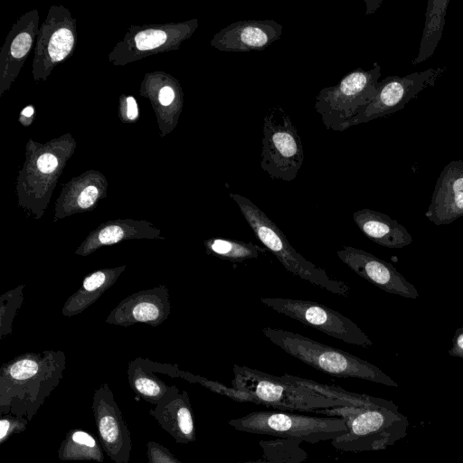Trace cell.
<instances>
[{
    "instance_id": "1",
    "label": "cell",
    "mask_w": 463,
    "mask_h": 463,
    "mask_svg": "<svg viewBox=\"0 0 463 463\" xmlns=\"http://www.w3.org/2000/svg\"><path fill=\"white\" fill-rule=\"evenodd\" d=\"M343 419L347 432L331 440V445L345 452L377 451L386 449L407 435L408 418L400 412L392 401L365 406H341L315 411Z\"/></svg>"
},
{
    "instance_id": "2",
    "label": "cell",
    "mask_w": 463,
    "mask_h": 463,
    "mask_svg": "<svg viewBox=\"0 0 463 463\" xmlns=\"http://www.w3.org/2000/svg\"><path fill=\"white\" fill-rule=\"evenodd\" d=\"M264 335L287 354L335 377L358 378L398 387V383L373 364L345 351L281 328L264 327Z\"/></svg>"
},
{
    "instance_id": "3",
    "label": "cell",
    "mask_w": 463,
    "mask_h": 463,
    "mask_svg": "<svg viewBox=\"0 0 463 463\" xmlns=\"http://www.w3.org/2000/svg\"><path fill=\"white\" fill-rule=\"evenodd\" d=\"M229 196L240 208L255 236L288 271L331 293L347 296L350 287L297 252L281 230L255 203L238 194L230 193Z\"/></svg>"
},
{
    "instance_id": "4",
    "label": "cell",
    "mask_w": 463,
    "mask_h": 463,
    "mask_svg": "<svg viewBox=\"0 0 463 463\" xmlns=\"http://www.w3.org/2000/svg\"><path fill=\"white\" fill-rule=\"evenodd\" d=\"M228 424L240 431L309 443L331 441L347 432L345 420L339 417H313L284 411H253L232 419Z\"/></svg>"
},
{
    "instance_id": "5",
    "label": "cell",
    "mask_w": 463,
    "mask_h": 463,
    "mask_svg": "<svg viewBox=\"0 0 463 463\" xmlns=\"http://www.w3.org/2000/svg\"><path fill=\"white\" fill-rule=\"evenodd\" d=\"M232 386L249 394L251 402L278 411H312L345 406L322 395L267 373L233 365Z\"/></svg>"
},
{
    "instance_id": "6",
    "label": "cell",
    "mask_w": 463,
    "mask_h": 463,
    "mask_svg": "<svg viewBox=\"0 0 463 463\" xmlns=\"http://www.w3.org/2000/svg\"><path fill=\"white\" fill-rule=\"evenodd\" d=\"M381 75L375 61L372 69L357 68L335 85L323 88L315 99V110L326 129L346 130L347 123L374 99Z\"/></svg>"
},
{
    "instance_id": "7",
    "label": "cell",
    "mask_w": 463,
    "mask_h": 463,
    "mask_svg": "<svg viewBox=\"0 0 463 463\" xmlns=\"http://www.w3.org/2000/svg\"><path fill=\"white\" fill-rule=\"evenodd\" d=\"M260 167L272 179L293 181L304 161L303 145L288 113L270 107L263 118Z\"/></svg>"
},
{
    "instance_id": "8",
    "label": "cell",
    "mask_w": 463,
    "mask_h": 463,
    "mask_svg": "<svg viewBox=\"0 0 463 463\" xmlns=\"http://www.w3.org/2000/svg\"><path fill=\"white\" fill-rule=\"evenodd\" d=\"M260 302L280 314L347 344L363 347L373 345L371 339L354 322L318 302L282 298H260Z\"/></svg>"
},
{
    "instance_id": "9",
    "label": "cell",
    "mask_w": 463,
    "mask_h": 463,
    "mask_svg": "<svg viewBox=\"0 0 463 463\" xmlns=\"http://www.w3.org/2000/svg\"><path fill=\"white\" fill-rule=\"evenodd\" d=\"M444 71L445 68L440 67L430 68L403 77H386L380 81L374 99L347 123L346 129L402 109L420 91L433 86Z\"/></svg>"
},
{
    "instance_id": "10",
    "label": "cell",
    "mask_w": 463,
    "mask_h": 463,
    "mask_svg": "<svg viewBox=\"0 0 463 463\" xmlns=\"http://www.w3.org/2000/svg\"><path fill=\"white\" fill-rule=\"evenodd\" d=\"M338 259L360 277L387 293L403 298H417V288L409 282L391 263L351 246L336 251Z\"/></svg>"
},
{
    "instance_id": "11",
    "label": "cell",
    "mask_w": 463,
    "mask_h": 463,
    "mask_svg": "<svg viewBox=\"0 0 463 463\" xmlns=\"http://www.w3.org/2000/svg\"><path fill=\"white\" fill-rule=\"evenodd\" d=\"M92 408L102 448L116 463H128L131 451L130 432L112 392L106 384L96 391Z\"/></svg>"
},
{
    "instance_id": "12",
    "label": "cell",
    "mask_w": 463,
    "mask_h": 463,
    "mask_svg": "<svg viewBox=\"0 0 463 463\" xmlns=\"http://www.w3.org/2000/svg\"><path fill=\"white\" fill-rule=\"evenodd\" d=\"M282 25L274 20L233 22L216 33L212 44L222 52L263 51L281 37Z\"/></svg>"
},
{
    "instance_id": "13",
    "label": "cell",
    "mask_w": 463,
    "mask_h": 463,
    "mask_svg": "<svg viewBox=\"0 0 463 463\" xmlns=\"http://www.w3.org/2000/svg\"><path fill=\"white\" fill-rule=\"evenodd\" d=\"M425 216L438 226L463 216V160H452L443 168Z\"/></svg>"
},
{
    "instance_id": "14",
    "label": "cell",
    "mask_w": 463,
    "mask_h": 463,
    "mask_svg": "<svg viewBox=\"0 0 463 463\" xmlns=\"http://www.w3.org/2000/svg\"><path fill=\"white\" fill-rule=\"evenodd\" d=\"M169 301L165 287L135 293L124 299L108 317V323L128 326L137 322L157 325L168 316Z\"/></svg>"
},
{
    "instance_id": "15",
    "label": "cell",
    "mask_w": 463,
    "mask_h": 463,
    "mask_svg": "<svg viewBox=\"0 0 463 463\" xmlns=\"http://www.w3.org/2000/svg\"><path fill=\"white\" fill-rule=\"evenodd\" d=\"M150 414L178 443L195 440L193 410L185 391L178 390L160 402Z\"/></svg>"
},
{
    "instance_id": "16",
    "label": "cell",
    "mask_w": 463,
    "mask_h": 463,
    "mask_svg": "<svg viewBox=\"0 0 463 463\" xmlns=\"http://www.w3.org/2000/svg\"><path fill=\"white\" fill-rule=\"evenodd\" d=\"M358 229L372 241L389 249H401L412 242V236L398 221L371 209L354 213Z\"/></svg>"
},
{
    "instance_id": "17",
    "label": "cell",
    "mask_w": 463,
    "mask_h": 463,
    "mask_svg": "<svg viewBox=\"0 0 463 463\" xmlns=\"http://www.w3.org/2000/svg\"><path fill=\"white\" fill-rule=\"evenodd\" d=\"M139 238H160V230L146 222L128 220L107 222L91 232L75 253L88 256L102 246Z\"/></svg>"
},
{
    "instance_id": "18",
    "label": "cell",
    "mask_w": 463,
    "mask_h": 463,
    "mask_svg": "<svg viewBox=\"0 0 463 463\" xmlns=\"http://www.w3.org/2000/svg\"><path fill=\"white\" fill-rule=\"evenodd\" d=\"M124 269L125 267L100 269L85 277L80 289L65 303L63 315L71 317L82 312L117 280Z\"/></svg>"
},
{
    "instance_id": "19",
    "label": "cell",
    "mask_w": 463,
    "mask_h": 463,
    "mask_svg": "<svg viewBox=\"0 0 463 463\" xmlns=\"http://www.w3.org/2000/svg\"><path fill=\"white\" fill-rule=\"evenodd\" d=\"M449 4V0L428 1L419 53L412 65L423 62L434 53L442 36Z\"/></svg>"
},
{
    "instance_id": "20",
    "label": "cell",
    "mask_w": 463,
    "mask_h": 463,
    "mask_svg": "<svg viewBox=\"0 0 463 463\" xmlns=\"http://www.w3.org/2000/svg\"><path fill=\"white\" fill-rule=\"evenodd\" d=\"M285 381L309 390L327 399L338 402L345 406L365 407L380 402L383 398L367 394L355 393L339 386L320 383L309 379L285 373L281 375Z\"/></svg>"
},
{
    "instance_id": "21",
    "label": "cell",
    "mask_w": 463,
    "mask_h": 463,
    "mask_svg": "<svg viewBox=\"0 0 463 463\" xmlns=\"http://www.w3.org/2000/svg\"><path fill=\"white\" fill-rule=\"evenodd\" d=\"M206 251L222 260L241 262L266 254V250L252 242L225 238H211L204 241Z\"/></svg>"
},
{
    "instance_id": "22",
    "label": "cell",
    "mask_w": 463,
    "mask_h": 463,
    "mask_svg": "<svg viewBox=\"0 0 463 463\" xmlns=\"http://www.w3.org/2000/svg\"><path fill=\"white\" fill-rule=\"evenodd\" d=\"M128 379L136 392L156 405L178 391L175 386L168 387L153 374L145 372L137 362L129 366Z\"/></svg>"
},
{
    "instance_id": "23",
    "label": "cell",
    "mask_w": 463,
    "mask_h": 463,
    "mask_svg": "<svg viewBox=\"0 0 463 463\" xmlns=\"http://www.w3.org/2000/svg\"><path fill=\"white\" fill-rule=\"evenodd\" d=\"M63 460L88 459L103 461V454L97 440L88 432L74 430L63 440L59 452Z\"/></svg>"
},
{
    "instance_id": "24",
    "label": "cell",
    "mask_w": 463,
    "mask_h": 463,
    "mask_svg": "<svg viewBox=\"0 0 463 463\" xmlns=\"http://www.w3.org/2000/svg\"><path fill=\"white\" fill-rule=\"evenodd\" d=\"M298 439L277 438L259 442L263 452V459L273 463H302L308 455L300 447Z\"/></svg>"
},
{
    "instance_id": "25",
    "label": "cell",
    "mask_w": 463,
    "mask_h": 463,
    "mask_svg": "<svg viewBox=\"0 0 463 463\" xmlns=\"http://www.w3.org/2000/svg\"><path fill=\"white\" fill-rule=\"evenodd\" d=\"M74 38L72 33L66 28L55 31L48 45V52L53 61L64 59L71 52Z\"/></svg>"
},
{
    "instance_id": "26",
    "label": "cell",
    "mask_w": 463,
    "mask_h": 463,
    "mask_svg": "<svg viewBox=\"0 0 463 463\" xmlns=\"http://www.w3.org/2000/svg\"><path fill=\"white\" fill-rule=\"evenodd\" d=\"M166 41V34L162 30L147 29L135 36L137 47L141 50H152L159 47Z\"/></svg>"
},
{
    "instance_id": "27",
    "label": "cell",
    "mask_w": 463,
    "mask_h": 463,
    "mask_svg": "<svg viewBox=\"0 0 463 463\" xmlns=\"http://www.w3.org/2000/svg\"><path fill=\"white\" fill-rule=\"evenodd\" d=\"M147 457L149 463H183L167 449L152 441L147 444Z\"/></svg>"
},
{
    "instance_id": "28",
    "label": "cell",
    "mask_w": 463,
    "mask_h": 463,
    "mask_svg": "<svg viewBox=\"0 0 463 463\" xmlns=\"http://www.w3.org/2000/svg\"><path fill=\"white\" fill-rule=\"evenodd\" d=\"M32 45V38L27 33H19L11 44V54L14 58L24 57Z\"/></svg>"
},
{
    "instance_id": "29",
    "label": "cell",
    "mask_w": 463,
    "mask_h": 463,
    "mask_svg": "<svg viewBox=\"0 0 463 463\" xmlns=\"http://www.w3.org/2000/svg\"><path fill=\"white\" fill-rule=\"evenodd\" d=\"M99 196V190L94 185H88L78 195L77 205L80 210L91 207Z\"/></svg>"
},
{
    "instance_id": "30",
    "label": "cell",
    "mask_w": 463,
    "mask_h": 463,
    "mask_svg": "<svg viewBox=\"0 0 463 463\" xmlns=\"http://www.w3.org/2000/svg\"><path fill=\"white\" fill-rule=\"evenodd\" d=\"M25 427V422L20 420L1 419L0 420V440L4 442L5 438L14 432H19Z\"/></svg>"
},
{
    "instance_id": "31",
    "label": "cell",
    "mask_w": 463,
    "mask_h": 463,
    "mask_svg": "<svg viewBox=\"0 0 463 463\" xmlns=\"http://www.w3.org/2000/svg\"><path fill=\"white\" fill-rule=\"evenodd\" d=\"M449 354L453 357L463 358V326L456 329L451 340V347L449 349Z\"/></svg>"
},
{
    "instance_id": "32",
    "label": "cell",
    "mask_w": 463,
    "mask_h": 463,
    "mask_svg": "<svg viewBox=\"0 0 463 463\" xmlns=\"http://www.w3.org/2000/svg\"><path fill=\"white\" fill-rule=\"evenodd\" d=\"M57 165V158L49 153L42 155L37 161V166L39 170L46 174L53 172Z\"/></svg>"
},
{
    "instance_id": "33",
    "label": "cell",
    "mask_w": 463,
    "mask_h": 463,
    "mask_svg": "<svg viewBox=\"0 0 463 463\" xmlns=\"http://www.w3.org/2000/svg\"><path fill=\"white\" fill-rule=\"evenodd\" d=\"M175 99V92L171 87H164L159 92V101L163 106H168Z\"/></svg>"
},
{
    "instance_id": "34",
    "label": "cell",
    "mask_w": 463,
    "mask_h": 463,
    "mask_svg": "<svg viewBox=\"0 0 463 463\" xmlns=\"http://www.w3.org/2000/svg\"><path fill=\"white\" fill-rule=\"evenodd\" d=\"M127 104H128V110H127L128 118L130 119H135L138 113L137 106L135 99L133 97H128L127 99Z\"/></svg>"
},
{
    "instance_id": "35",
    "label": "cell",
    "mask_w": 463,
    "mask_h": 463,
    "mask_svg": "<svg viewBox=\"0 0 463 463\" xmlns=\"http://www.w3.org/2000/svg\"><path fill=\"white\" fill-rule=\"evenodd\" d=\"M364 3L366 5V14H373L378 7L379 5L382 4V1H369V0H364Z\"/></svg>"
},
{
    "instance_id": "36",
    "label": "cell",
    "mask_w": 463,
    "mask_h": 463,
    "mask_svg": "<svg viewBox=\"0 0 463 463\" xmlns=\"http://www.w3.org/2000/svg\"><path fill=\"white\" fill-rule=\"evenodd\" d=\"M238 463H273V462L261 458V459H257V460L241 461Z\"/></svg>"
},
{
    "instance_id": "37",
    "label": "cell",
    "mask_w": 463,
    "mask_h": 463,
    "mask_svg": "<svg viewBox=\"0 0 463 463\" xmlns=\"http://www.w3.org/2000/svg\"><path fill=\"white\" fill-rule=\"evenodd\" d=\"M33 113V109L32 107H27L23 110V115L25 117H30Z\"/></svg>"
}]
</instances>
